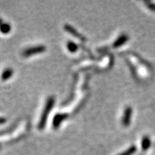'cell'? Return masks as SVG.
<instances>
[{"instance_id": "cell-1", "label": "cell", "mask_w": 155, "mask_h": 155, "mask_svg": "<svg viewBox=\"0 0 155 155\" xmlns=\"http://www.w3.org/2000/svg\"><path fill=\"white\" fill-rule=\"evenodd\" d=\"M55 103V98L54 97H50L47 101L45 107L44 111L43 112V115L41 116L40 121V124L38 125V127L40 129H44L45 126L47 119H48V114L50 112L51 109H53V106H54Z\"/></svg>"}, {"instance_id": "cell-2", "label": "cell", "mask_w": 155, "mask_h": 155, "mask_svg": "<svg viewBox=\"0 0 155 155\" xmlns=\"http://www.w3.org/2000/svg\"><path fill=\"white\" fill-rule=\"evenodd\" d=\"M46 48H45L43 45H39L36 47H32V48H29L27 49H26L25 50L23 53V55L26 57L30 56H32V55L37 54V53H43L45 50Z\"/></svg>"}, {"instance_id": "cell-3", "label": "cell", "mask_w": 155, "mask_h": 155, "mask_svg": "<svg viewBox=\"0 0 155 155\" xmlns=\"http://www.w3.org/2000/svg\"><path fill=\"white\" fill-rule=\"evenodd\" d=\"M133 110L130 106H127L124 110V115L122 117V124L124 126H128L131 123V116H132Z\"/></svg>"}, {"instance_id": "cell-4", "label": "cell", "mask_w": 155, "mask_h": 155, "mask_svg": "<svg viewBox=\"0 0 155 155\" xmlns=\"http://www.w3.org/2000/svg\"><path fill=\"white\" fill-rule=\"evenodd\" d=\"M128 40H129V37L126 35H120L114 43V44H113V48H119V47L123 45L124 43H126V42L128 41Z\"/></svg>"}, {"instance_id": "cell-5", "label": "cell", "mask_w": 155, "mask_h": 155, "mask_svg": "<svg viewBox=\"0 0 155 155\" xmlns=\"http://www.w3.org/2000/svg\"><path fill=\"white\" fill-rule=\"evenodd\" d=\"M65 29H66V31H68V32H70L71 34H72L73 36H76V37L79 38V39H81V40L83 41H86V38L84 37L81 35V34H80L76 30H75L74 28L72 27L71 25H66L65 26Z\"/></svg>"}, {"instance_id": "cell-6", "label": "cell", "mask_w": 155, "mask_h": 155, "mask_svg": "<svg viewBox=\"0 0 155 155\" xmlns=\"http://www.w3.org/2000/svg\"><path fill=\"white\" fill-rule=\"evenodd\" d=\"M67 118V116L65 114H58L56 115V117L54 118V121H53V126L55 128H58V126L61 124L64 119Z\"/></svg>"}, {"instance_id": "cell-7", "label": "cell", "mask_w": 155, "mask_h": 155, "mask_svg": "<svg viewBox=\"0 0 155 155\" xmlns=\"http://www.w3.org/2000/svg\"><path fill=\"white\" fill-rule=\"evenodd\" d=\"M151 146V140L148 136H144L141 140V148L143 150H147Z\"/></svg>"}, {"instance_id": "cell-8", "label": "cell", "mask_w": 155, "mask_h": 155, "mask_svg": "<svg viewBox=\"0 0 155 155\" xmlns=\"http://www.w3.org/2000/svg\"><path fill=\"white\" fill-rule=\"evenodd\" d=\"M12 70L10 69V68H7V69H6L5 71L3 72L2 76H1V78H2V80H4V81L7 80L8 78H9L12 76Z\"/></svg>"}, {"instance_id": "cell-9", "label": "cell", "mask_w": 155, "mask_h": 155, "mask_svg": "<svg viewBox=\"0 0 155 155\" xmlns=\"http://www.w3.org/2000/svg\"><path fill=\"white\" fill-rule=\"evenodd\" d=\"M136 151V147L135 146H130L129 149H127L126 151H123L121 154H119V155H132L134 154Z\"/></svg>"}, {"instance_id": "cell-10", "label": "cell", "mask_w": 155, "mask_h": 155, "mask_svg": "<svg viewBox=\"0 0 155 155\" xmlns=\"http://www.w3.org/2000/svg\"><path fill=\"white\" fill-rule=\"evenodd\" d=\"M11 30V27L9 24H1L0 26V30L3 33H8Z\"/></svg>"}, {"instance_id": "cell-11", "label": "cell", "mask_w": 155, "mask_h": 155, "mask_svg": "<svg viewBox=\"0 0 155 155\" xmlns=\"http://www.w3.org/2000/svg\"><path fill=\"white\" fill-rule=\"evenodd\" d=\"M68 49L71 52H72V53H74V52L77 50L78 46L74 43L70 42V43H68Z\"/></svg>"}, {"instance_id": "cell-12", "label": "cell", "mask_w": 155, "mask_h": 155, "mask_svg": "<svg viewBox=\"0 0 155 155\" xmlns=\"http://www.w3.org/2000/svg\"><path fill=\"white\" fill-rule=\"evenodd\" d=\"M145 4H146V6L151 11L155 12V3L152 2V1H145Z\"/></svg>"}, {"instance_id": "cell-13", "label": "cell", "mask_w": 155, "mask_h": 155, "mask_svg": "<svg viewBox=\"0 0 155 155\" xmlns=\"http://www.w3.org/2000/svg\"><path fill=\"white\" fill-rule=\"evenodd\" d=\"M6 121V119H4V118H1L0 117V124H3Z\"/></svg>"}]
</instances>
